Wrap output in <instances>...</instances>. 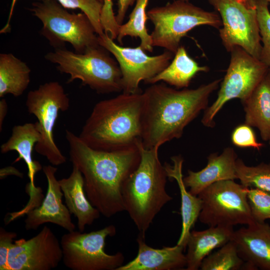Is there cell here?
I'll return each instance as SVG.
<instances>
[{"label": "cell", "mask_w": 270, "mask_h": 270, "mask_svg": "<svg viewBox=\"0 0 270 270\" xmlns=\"http://www.w3.org/2000/svg\"><path fill=\"white\" fill-rule=\"evenodd\" d=\"M268 141H269V144H270V140H269Z\"/></svg>", "instance_id": "41"}, {"label": "cell", "mask_w": 270, "mask_h": 270, "mask_svg": "<svg viewBox=\"0 0 270 270\" xmlns=\"http://www.w3.org/2000/svg\"><path fill=\"white\" fill-rule=\"evenodd\" d=\"M172 164H164V168L168 179L174 180L178 186L181 199L180 214L182 228L177 244L186 247L187 242L191 229L194 226L202 207V202L198 196L192 194L186 190L183 181L182 173L184 158L180 155L171 158Z\"/></svg>", "instance_id": "22"}, {"label": "cell", "mask_w": 270, "mask_h": 270, "mask_svg": "<svg viewBox=\"0 0 270 270\" xmlns=\"http://www.w3.org/2000/svg\"><path fill=\"white\" fill-rule=\"evenodd\" d=\"M144 92H122L94 106L79 135L90 148L116 151L142 144Z\"/></svg>", "instance_id": "3"}, {"label": "cell", "mask_w": 270, "mask_h": 270, "mask_svg": "<svg viewBox=\"0 0 270 270\" xmlns=\"http://www.w3.org/2000/svg\"><path fill=\"white\" fill-rule=\"evenodd\" d=\"M208 0L221 18L219 35L226 50L238 46L260 60L262 44L254 0Z\"/></svg>", "instance_id": "12"}, {"label": "cell", "mask_w": 270, "mask_h": 270, "mask_svg": "<svg viewBox=\"0 0 270 270\" xmlns=\"http://www.w3.org/2000/svg\"><path fill=\"white\" fill-rule=\"evenodd\" d=\"M30 69L11 53L0 54V97L11 94L20 96L30 80Z\"/></svg>", "instance_id": "25"}, {"label": "cell", "mask_w": 270, "mask_h": 270, "mask_svg": "<svg viewBox=\"0 0 270 270\" xmlns=\"http://www.w3.org/2000/svg\"><path fill=\"white\" fill-rule=\"evenodd\" d=\"M262 42L260 60L270 67V12L266 0H254Z\"/></svg>", "instance_id": "30"}, {"label": "cell", "mask_w": 270, "mask_h": 270, "mask_svg": "<svg viewBox=\"0 0 270 270\" xmlns=\"http://www.w3.org/2000/svg\"><path fill=\"white\" fill-rule=\"evenodd\" d=\"M208 70L207 66H200L190 56L185 48L180 46L170 64L145 83L154 84L162 81L177 88H187L198 72Z\"/></svg>", "instance_id": "24"}, {"label": "cell", "mask_w": 270, "mask_h": 270, "mask_svg": "<svg viewBox=\"0 0 270 270\" xmlns=\"http://www.w3.org/2000/svg\"><path fill=\"white\" fill-rule=\"evenodd\" d=\"M244 263L235 243L231 240L206 257L200 268L202 270H238L243 268Z\"/></svg>", "instance_id": "27"}, {"label": "cell", "mask_w": 270, "mask_h": 270, "mask_svg": "<svg viewBox=\"0 0 270 270\" xmlns=\"http://www.w3.org/2000/svg\"><path fill=\"white\" fill-rule=\"evenodd\" d=\"M66 205L71 214L77 218L79 231L83 232L100 216V212L88 200L84 189V177L79 170L72 165L70 175L58 180Z\"/></svg>", "instance_id": "20"}, {"label": "cell", "mask_w": 270, "mask_h": 270, "mask_svg": "<svg viewBox=\"0 0 270 270\" xmlns=\"http://www.w3.org/2000/svg\"><path fill=\"white\" fill-rule=\"evenodd\" d=\"M246 270H270V226L255 222L234 231L232 240Z\"/></svg>", "instance_id": "16"}, {"label": "cell", "mask_w": 270, "mask_h": 270, "mask_svg": "<svg viewBox=\"0 0 270 270\" xmlns=\"http://www.w3.org/2000/svg\"><path fill=\"white\" fill-rule=\"evenodd\" d=\"M17 0H12L8 20L4 28L8 30L10 22ZM63 7L80 10L89 18L98 36L104 33L100 21V15L104 2L98 0H56Z\"/></svg>", "instance_id": "29"}, {"label": "cell", "mask_w": 270, "mask_h": 270, "mask_svg": "<svg viewBox=\"0 0 270 270\" xmlns=\"http://www.w3.org/2000/svg\"><path fill=\"white\" fill-rule=\"evenodd\" d=\"M148 2V0H136L128 22L120 25L116 38L120 44H122V40L126 36L139 38L140 40V46L145 52L153 51L152 36L146 27V21L148 18L146 8Z\"/></svg>", "instance_id": "26"}, {"label": "cell", "mask_w": 270, "mask_h": 270, "mask_svg": "<svg viewBox=\"0 0 270 270\" xmlns=\"http://www.w3.org/2000/svg\"><path fill=\"white\" fill-rule=\"evenodd\" d=\"M245 124L256 128L262 139L270 138V68L250 96L242 102Z\"/></svg>", "instance_id": "23"}, {"label": "cell", "mask_w": 270, "mask_h": 270, "mask_svg": "<svg viewBox=\"0 0 270 270\" xmlns=\"http://www.w3.org/2000/svg\"><path fill=\"white\" fill-rule=\"evenodd\" d=\"M104 48L98 45L83 54L62 48L47 53L45 58L57 64L58 70L70 75L68 82L80 80L99 94L122 92L119 65Z\"/></svg>", "instance_id": "5"}, {"label": "cell", "mask_w": 270, "mask_h": 270, "mask_svg": "<svg viewBox=\"0 0 270 270\" xmlns=\"http://www.w3.org/2000/svg\"><path fill=\"white\" fill-rule=\"evenodd\" d=\"M233 226H210L200 231L190 232L186 246V270H197L203 260L216 248H220L232 240Z\"/></svg>", "instance_id": "21"}, {"label": "cell", "mask_w": 270, "mask_h": 270, "mask_svg": "<svg viewBox=\"0 0 270 270\" xmlns=\"http://www.w3.org/2000/svg\"><path fill=\"white\" fill-rule=\"evenodd\" d=\"M26 105L28 112L37 119L40 138L34 147L36 152L45 157L52 166L64 164L66 156L56 146L54 138L56 121L60 112L70 107V98L58 82H50L30 91Z\"/></svg>", "instance_id": "8"}, {"label": "cell", "mask_w": 270, "mask_h": 270, "mask_svg": "<svg viewBox=\"0 0 270 270\" xmlns=\"http://www.w3.org/2000/svg\"><path fill=\"white\" fill-rule=\"evenodd\" d=\"M242 0L246 2H248V3L251 2L252 1V0Z\"/></svg>", "instance_id": "37"}, {"label": "cell", "mask_w": 270, "mask_h": 270, "mask_svg": "<svg viewBox=\"0 0 270 270\" xmlns=\"http://www.w3.org/2000/svg\"><path fill=\"white\" fill-rule=\"evenodd\" d=\"M182 0L186 1V2H189V0Z\"/></svg>", "instance_id": "39"}, {"label": "cell", "mask_w": 270, "mask_h": 270, "mask_svg": "<svg viewBox=\"0 0 270 270\" xmlns=\"http://www.w3.org/2000/svg\"><path fill=\"white\" fill-rule=\"evenodd\" d=\"M266 0L269 3V4H270V0Z\"/></svg>", "instance_id": "38"}, {"label": "cell", "mask_w": 270, "mask_h": 270, "mask_svg": "<svg viewBox=\"0 0 270 270\" xmlns=\"http://www.w3.org/2000/svg\"><path fill=\"white\" fill-rule=\"evenodd\" d=\"M14 175L20 178L23 177V174L14 166H7L0 169V177L2 179L8 176Z\"/></svg>", "instance_id": "35"}, {"label": "cell", "mask_w": 270, "mask_h": 270, "mask_svg": "<svg viewBox=\"0 0 270 270\" xmlns=\"http://www.w3.org/2000/svg\"><path fill=\"white\" fill-rule=\"evenodd\" d=\"M247 198L254 220L264 222L270 218V192L258 188L248 189Z\"/></svg>", "instance_id": "31"}, {"label": "cell", "mask_w": 270, "mask_h": 270, "mask_svg": "<svg viewBox=\"0 0 270 270\" xmlns=\"http://www.w3.org/2000/svg\"><path fill=\"white\" fill-rule=\"evenodd\" d=\"M136 242V257L116 270H172L182 269L186 265L184 248L176 244L174 246L154 248L145 242V237L139 234Z\"/></svg>", "instance_id": "19"}, {"label": "cell", "mask_w": 270, "mask_h": 270, "mask_svg": "<svg viewBox=\"0 0 270 270\" xmlns=\"http://www.w3.org/2000/svg\"><path fill=\"white\" fill-rule=\"evenodd\" d=\"M158 149H148L140 144V164L122 188L125 210L144 237L156 216L172 200L166 189L168 176Z\"/></svg>", "instance_id": "4"}, {"label": "cell", "mask_w": 270, "mask_h": 270, "mask_svg": "<svg viewBox=\"0 0 270 270\" xmlns=\"http://www.w3.org/2000/svg\"><path fill=\"white\" fill-rule=\"evenodd\" d=\"M62 257L60 242L44 226L31 238L14 241L8 254V270H51L58 266Z\"/></svg>", "instance_id": "14"}, {"label": "cell", "mask_w": 270, "mask_h": 270, "mask_svg": "<svg viewBox=\"0 0 270 270\" xmlns=\"http://www.w3.org/2000/svg\"><path fill=\"white\" fill-rule=\"evenodd\" d=\"M232 144L240 148H252L260 150L264 144L258 142L251 126L244 124L237 126L232 134Z\"/></svg>", "instance_id": "32"}, {"label": "cell", "mask_w": 270, "mask_h": 270, "mask_svg": "<svg viewBox=\"0 0 270 270\" xmlns=\"http://www.w3.org/2000/svg\"><path fill=\"white\" fill-rule=\"evenodd\" d=\"M136 0H118V11L115 18L118 24H122L128 8L132 6Z\"/></svg>", "instance_id": "34"}, {"label": "cell", "mask_w": 270, "mask_h": 270, "mask_svg": "<svg viewBox=\"0 0 270 270\" xmlns=\"http://www.w3.org/2000/svg\"><path fill=\"white\" fill-rule=\"evenodd\" d=\"M70 159L82 173L86 196L104 216L125 210L122 188L140 160V146L116 150H94L72 132L66 130Z\"/></svg>", "instance_id": "1"}, {"label": "cell", "mask_w": 270, "mask_h": 270, "mask_svg": "<svg viewBox=\"0 0 270 270\" xmlns=\"http://www.w3.org/2000/svg\"><path fill=\"white\" fill-rule=\"evenodd\" d=\"M148 18L154 24L151 34L153 46L175 54L182 38L194 28L207 25L220 29L222 21L218 12H208L189 2L176 0L150 9Z\"/></svg>", "instance_id": "6"}, {"label": "cell", "mask_w": 270, "mask_h": 270, "mask_svg": "<svg viewBox=\"0 0 270 270\" xmlns=\"http://www.w3.org/2000/svg\"><path fill=\"white\" fill-rule=\"evenodd\" d=\"M98 0L104 2V0Z\"/></svg>", "instance_id": "40"}, {"label": "cell", "mask_w": 270, "mask_h": 270, "mask_svg": "<svg viewBox=\"0 0 270 270\" xmlns=\"http://www.w3.org/2000/svg\"><path fill=\"white\" fill-rule=\"evenodd\" d=\"M222 79L194 89L178 90L164 82L152 84L144 92L142 145L148 149L160 148L180 138L184 128L208 107L210 94Z\"/></svg>", "instance_id": "2"}, {"label": "cell", "mask_w": 270, "mask_h": 270, "mask_svg": "<svg viewBox=\"0 0 270 270\" xmlns=\"http://www.w3.org/2000/svg\"><path fill=\"white\" fill-rule=\"evenodd\" d=\"M237 156L230 147L224 149L221 154H210L208 157L206 166L202 170H188V175L183 178L186 186L193 195L198 194L206 188L216 182L237 179L236 162Z\"/></svg>", "instance_id": "18"}, {"label": "cell", "mask_w": 270, "mask_h": 270, "mask_svg": "<svg viewBox=\"0 0 270 270\" xmlns=\"http://www.w3.org/2000/svg\"><path fill=\"white\" fill-rule=\"evenodd\" d=\"M65 8L56 0H38L30 10L41 21L42 34L52 44L58 46L68 42L80 54L100 45L88 17L84 12L72 14Z\"/></svg>", "instance_id": "7"}, {"label": "cell", "mask_w": 270, "mask_h": 270, "mask_svg": "<svg viewBox=\"0 0 270 270\" xmlns=\"http://www.w3.org/2000/svg\"><path fill=\"white\" fill-rule=\"evenodd\" d=\"M116 234L115 226L110 224L89 232L74 230L64 234L60 242L64 266L72 270H116L123 264L124 254L104 251L106 238Z\"/></svg>", "instance_id": "11"}, {"label": "cell", "mask_w": 270, "mask_h": 270, "mask_svg": "<svg viewBox=\"0 0 270 270\" xmlns=\"http://www.w3.org/2000/svg\"><path fill=\"white\" fill-rule=\"evenodd\" d=\"M40 138V134L36 122L26 123L14 126L10 138L0 146V152L2 154L14 150L18 152V156L14 162L22 160L26 164L30 182L26 188L30 196L28 204H38L40 202L38 199L41 198L39 196L42 194V190L35 186L34 178L36 173L42 168L40 163L34 160L32 157L33 149Z\"/></svg>", "instance_id": "17"}, {"label": "cell", "mask_w": 270, "mask_h": 270, "mask_svg": "<svg viewBox=\"0 0 270 270\" xmlns=\"http://www.w3.org/2000/svg\"><path fill=\"white\" fill-rule=\"evenodd\" d=\"M230 52V64L221 82L218 97L206 110L202 118L205 126H215L214 119L226 102L234 98L242 102L252 94L270 70V67L236 46Z\"/></svg>", "instance_id": "9"}, {"label": "cell", "mask_w": 270, "mask_h": 270, "mask_svg": "<svg viewBox=\"0 0 270 270\" xmlns=\"http://www.w3.org/2000/svg\"><path fill=\"white\" fill-rule=\"evenodd\" d=\"M248 189L234 180H221L198 194L202 207L198 220L209 226L249 225L256 221L247 198Z\"/></svg>", "instance_id": "10"}, {"label": "cell", "mask_w": 270, "mask_h": 270, "mask_svg": "<svg viewBox=\"0 0 270 270\" xmlns=\"http://www.w3.org/2000/svg\"><path fill=\"white\" fill-rule=\"evenodd\" d=\"M16 236L15 232L0 228V270H8L9 252Z\"/></svg>", "instance_id": "33"}, {"label": "cell", "mask_w": 270, "mask_h": 270, "mask_svg": "<svg viewBox=\"0 0 270 270\" xmlns=\"http://www.w3.org/2000/svg\"><path fill=\"white\" fill-rule=\"evenodd\" d=\"M8 112V104L5 99L2 98L0 100V129L2 131V128L4 120Z\"/></svg>", "instance_id": "36"}, {"label": "cell", "mask_w": 270, "mask_h": 270, "mask_svg": "<svg viewBox=\"0 0 270 270\" xmlns=\"http://www.w3.org/2000/svg\"><path fill=\"white\" fill-rule=\"evenodd\" d=\"M98 42L116 59L122 75V92L127 94L142 92L140 82H146L162 72L174 54L166 50L160 54L150 56L140 46L136 48L119 46L105 33L98 36Z\"/></svg>", "instance_id": "13"}, {"label": "cell", "mask_w": 270, "mask_h": 270, "mask_svg": "<svg viewBox=\"0 0 270 270\" xmlns=\"http://www.w3.org/2000/svg\"><path fill=\"white\" fill-rule=\"evenodd\" d=\"M42 170L48 182L46 194L39 206L26 214V230H36L41 225L50 222L68 232L74 230L76 226L72 222L71 214L62 202L64 195L56 176L57 168L51 164L44 166Z\"/></svg>", "instance_id": "15"}, {"label": "cell", "mask_w": 270, "mask_h": 270, "mask_svg": "<svg viewBox=\"0 0 270 270\" xmlns=\"http://www.w3.org/2000/svg\"><path fill=\"white\" fill-rule=\"evenodd\" d=\"M236 174L244 186L270 192V164L262 162L256 166H248L241 159H236Z\"/></svg>", "instance_id": "28"}]
</instances>
